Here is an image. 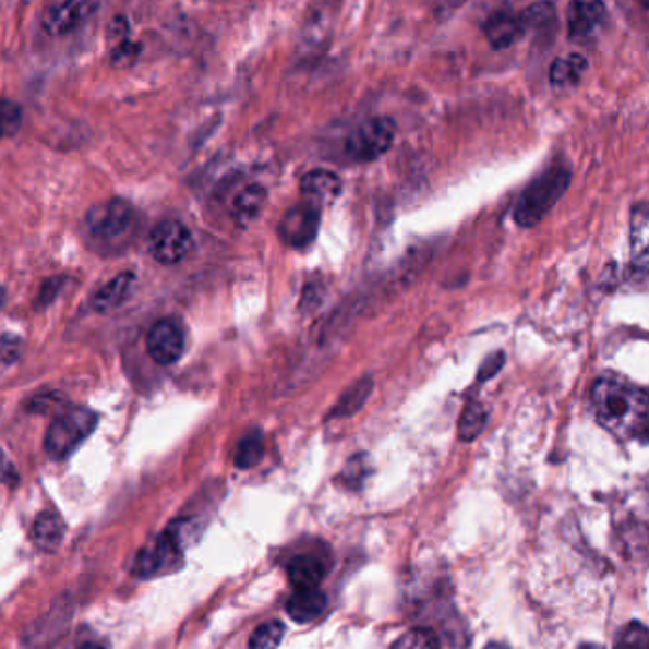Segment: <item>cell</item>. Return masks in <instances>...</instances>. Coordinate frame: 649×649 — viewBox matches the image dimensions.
<instances>
[{"mask_svg": "<svg viewBox=\"0 0 649 649\" xmlns=\"http://www.w3.org/2000/svg\"><path fill=\"white\" fill-rule=\"evenodd\" d=\"M65 538V525L56 513H40L33 526V541L46 553L58 551Z\"/></svg>", "mask_w": 649, "mask_h": 649, "instance_id": "cell-18", "label": "cell"}, {"mask_svg": "<svg viewBox=\"0 0 649 649\" xmlns=\"http://www.w3.org/2000/svg\"><path fill=\"white\" fill-rule=\"evenodd\" d=\"M372 394V378H361L351 384L335 405V409L328 412L327 420H338V418H348L351 414H356L359 410L363 409L369 395Z\"/></svg>", "mask_w": 649, "mask_h": 649, "instance_id": "cell-19", "label": "cell"}, {"mask_svg": "<svg viewBox=\"0 0 649 649\" xmlns=\"http://www.w3.org/2000/svg\"><path fill=\"white\" fill-rule=\"evenodd\" d=\"M615 649H649V627L642 623H630L623 628Z\"/></svg>", "mask_w": 649, "mask_h": 649, "instance_id": "cell-28", "label": "cell"}, {"mask_svg": "<svg viewBox=\"0 0 649 649\" xmlns=\"http://www.w3.org/2000/svg\"><path fill=\"white\" fill-rule=\"evenodd\" d=\"M81 649H107L105 648V646H103V644H84V646H82Z\"/></svg>", "mask_w": 649, "mask_h": 649, "instance_id": "cell-35", "label": "cell"}, {"mask_svg": "<svg viewBox=\"0 0 649 649\" xmlns=\"http://www.w3.org/2000/svg\"><path fill=\"white\" fill-rule=\"evenodd\" d=\"M322 223V207L320 205L304 204L295 205L285 213L284 219L279 223L278 236L289 248L302 249L310 245L317 236Z\"/></svg>", "mask_w": 649, "mask_h": 649, "instance_id": "cell-8", "label": "cell"}, {"mask_svg": "<svg viewBox=\"0 0 649 649\" xmlns=\"http://www.w3.org/2000/svg\"><path fill=\"white\" fill-rule=\"evenodd\" d=\"M84 225L94 245L105 251H120L135 238L140 215L124 200H110L92 207Z\"/></svg>", "mask_w": 649, "mask_h": 649, "instance_id": "cell-2", "label": "cell"}, {"mask_svg": "<svg viewBox=\"0 0 649 649\" xmlns=\"http://www.w3.org/2000/svg\"><path fill=\"white\" fill-rule=\"evenodd\" d=\"M189 522L184 520L169 526L166 532L158 536L153 543H148L137 555L133 564V574L137 577H154L176 568L177 562H181L184 549L189 545Z\"/></svg>", "mask_w": 649, "mask_h": 649, "instance_id": "cell-4", "label": "cell"}, {"mask_svg": "<svg viewBox=\"0 0 649 649\" xmlns=\"http://www.w3.org/2000/svg\"><path fill=\"white\" fill-rule=\"evenodd\" d=\"M505 363V356L504 353H496V356H490L484 363H482L481 369H479V382H486V380L492 378V376H496L500 369L504 366Z\"/></svg>", "mask_w": 649, "mask_h": 649, "instance_id": "cell-31", "label": "cell"}, {"mask_svg": "<svg viewBox=\"0 0 649 649\" xmlns=\"http://www.w3.org/2000/svg\"><path fill=\"white\" fill-rule=\"evenodd\" d=\"M192 249V233L179 220H161L148 238V251L160 264H177Z\"/></svg>", "mask_w": 649, "mask_h": 649, "instance_id": "cell-7", "label": "cell"}, {"mask_svg": "<svg viewBox=\"0 0 649 649\" xmlns=\"http://www.w3.org/2000/svg\"><path fill=\"white\" fill-rule=\"evenodd\" d=\"M95 428H97V414L89 409L73 407L61 412L51 422L46 433V453L51 460H65L74 453L76 446L94 433Z\"/></svg>", "mask_w": 649, "mask_h": 649, "instance_id": "cell-5", "label": "cell"}, {"mask_svg": "<svg viewBox=\"0 0 649 649\" xmlns=\"http://www.w3.org/2000/svg\"><path fill=\"white\" fill-rule=\"evenodd\" d=\"M300 190H302V196L307 197V202L322 207L323 204L335 202L342 190V181L333 171L314 169L302 177Z\"/></svg>", "mask_w": 649, "mask_h": 649, "instance_id": "cell-13", "label": "cell"}, {"mask_svg": "<svg viewBox=\"0 0 649 649\" xmlns=\"http://www.w3.org/2000/svg\"><path fill=\"white\" fill-rule=\"evenodd\" d=\"M605 7L602 0H572L568 7V35L572 40L591 38L604 22Z\"/></svg>", "mask_w": 649, "mask_h": 649, "instance_id": "cell-12", "label": "cell"}, {"mask_svg": "<svg viewBox=\"0 0 649 649\" xmlns=\"http://www.w3.org/2000/svg\"><path fill=\"white\" fill-rule=\"evenodd\" d=\"M555 7L551 2H536L518 15L522 33H543L555 25Z\"/></svg>", "mask_w": 649, "mask_h": 649, "instance_id": "cell-22", "label": "cell"}, {"mask_svg": "<svg viewBox=\"0 0 649 649\" xmlns=\"http://www.w3.org/2000/svg\"><path fill=\"white\" fill-rule=\"evenodd\" d=\"M585 71H587V59L584 56H568V58L556 59L551 65V84L555 88H569L576 86L581 81Z\"/></svg>", "mask_w": 649, "mask_h": 649, "instance_id": "cell-21", "label": "cell"}, {"mask_svg": "<svg viewBox=\"0 0 649 649\" xmlns=\"http://www.w3.org/2000/svg\"><path fill=\"white\" fill-rule=\"evenodd\" d=\"M600 425L621 441L649 443V395L617 376H602L591 389Z\"/></svg>", "mask_w": 649, "mask_h": 649, "instance_id": "cell-1", "label": "cell"}, {"mask_svg": "<svg viewBox=\"0 0 649 649\" xmlns=\"http://www.w3.org/2000/svg\"><path fill=\"white\" fill-rule=\"evenodd\" d=\"M140 51V45H133L130 40H124V43L115 46V50H112V63L117 67L132 65V63L137 61Z\"/></svg>", "mask_w": 649, "mask_h": 649, "instance_id": "cell-29", "label": "cell"}, {"mask_svg": "<svg viewBox=\"0 0 649 649\" xmlns=\"http://www.w3.org/2000/svg\"><path fill=\"white\" fill-rule=\"evenodd\" d=\"M101 0H65L50 8L43 20V27L51 37H61L79 29L97 12Z\"/></svg>", "mask_w": 649, "mask_h": 649, "instance_id": "cell-10", "label": "cell"}, {"mask_svg": "<svg viewBox=\"0 0 649 649\" xmlns=\"http://www.w3.org/2000/svg\"><path fill=\"white\" fill-rule=\"evenodd\" d=\"M642 7L649 8V0H638Z\"/></svg>", "mask_w": 649, "mask_h": 649, "instance_id": "cell-38", "label": "cell"}, {"mask_svg": "<svg viewBox=\"0 0 649 649\" xmlns=\"http://www.w3.org/2000/svg\"><path fill=\"white\" fill-rule=\"evenodd\" d=\"M264 205H266V190L261 184H249V187L241 190L238 196L233 197V219L240 220V223H249V220L259 217V213L263 212Z\"/></svg>", "mask_w": 649, "mask_h": 649, "instance_id": "cell-20", "label": "cell"}, {"mask_svg": "<svg viewBox=\"0 0 649 649\" xmlns=\"http://www.w3.org/2000/svg\"><path fill=\"white\" fill-rule=\"evenodd\" d=\"M392 649H441V644L430 628H412L407 635H402Z\"/></svg>", "mask_w": 649, "mask_h": 649, "instance_id": "cell-27", "label": "cell"}, {"mask_svg": "<svg viewBox=\"0 0 649 649\" xmlns=\"http://www.w3.org/2000/svg\"><path fill=\"white\" fill-rule=\"evenodd\" d=\"M484 35L494 50H505L517 43L522 35V27L515 15L497 12L484 23Z\"/></svg>", "mask_w": 649, "mask_h": 649, "instance_id": "cell-15", "label": "cell"}, {"mask_svg": "<svg viewBox=\"0 0 649 649\" xmlns=\"http://www.w3.org/2000/svg\"><path fill=\"white\" fill-rule=\"evenodd\" d=\"M572 171L564 164H555L526 187L515 207V220L520 227H536L568 189Z\"/></svg>", "mask_w": 649, "mask_h": 649, "instance_id": "cell-3", "label": "cell"}, {"mask_svg": "<svg viewBox=\"0 0 649 649\" xmlns=\"http://www.w3.org/2000/svg\"><path fill=\"white\" fill-rule=\"evenodd\" d=\"M133 284H135V276L132 272L118 274L117 278L110 279L109 284L103 285L101 289L95 292L92 307L97 312H109L112 308L120 307L130 297Z\"/></svg>", "mask_w": 649, "mask_h": 649, "instance_id": "cell-17", "label": "cell"}, {"mask_svg": "<svg viewBox=\"0 0 649 649\" xmlns=\"http://www.w3.org/2000/svg\"><path fill=\"white\" fill-rule=\"evenodd\" d=\"M15 481H17L15 467L12 466V461L8 460L7 454L2 453V448H0V482L14 484Z\"/></svg>", "mask_w": 649, "mask_h": 649, "instance_id": "cell-33", "label": "cell"}, {"mask_svg": "<svg viewBox=\"0 0 649 649\" xmlns=\"http://www.w3.org/2000/svg\"><path fill=\"white\" fill-rule=\"evenodd\" d=\"M59 285L61 284H59L58 279H48V281H45L43 289H40V304H48L56 297Z\"/></svg>", "mask_w": 649, "mask_h": 649, "instance_id": "cell-34", "label": "cell"}, {"mask_svg": "<svg viewBox=\"0 0 649 649\" xmlns=\"http://www.w3.org/2000/svg\"><path fill=\"white\" fill-rule=\"evenodd\" d=\"M395 133L397 128L389 118L365 120L346 140V154L353 161L378 160L380 156H384L394 145Z\"/></svg>", "mask_w": 649, "mask_h": 649, "instance_id": "cell-6", "label": "cell"}, {"mask_svg": "<svg viewBox=\"0 0 649 649\" xmlns=\"http://www.w3.org/2000/svg\"><path fill=\"white\" fill-rule=\"evenodd\" d=\"M146 350L158 365H173L184 351V330L176 320H160L146 336Z\"/></svg>", "mask_w": 649, "mask_h": 649, "instance_id": "cell-9", "label": "cell"}, {"mask_svg": "<svg viewBox=\"0 0 649 649\" xmlns=\"http://www.w3.org/2000/svg\"><path fill=\"white\" fill-rule=\"evenodd\" d=\"M327 608V597L320 589H300L292 592L287 602V613L297 623H310L317 620Z\"/></svg>", "mask_w": 649, "mask_h": 649, "instance_id": "cell-14", "label": "cell"}, {"mask_svg": "<svg viewBox=\"0 0 649 649\" xmlns=\"http://www.w3.org/2000/svg\"><path fill=\"white\" fill-rule=\"evenodd\" d=\"M128 33H130V23H128V20H125V17H122V15H118V17H115V20H112V23H110V40H115L117 45H120V43H124V40H128Z\"/></svg>", "mask_w": 649, "mask_h": 649, "instance_id": "cell-32", "label": "cell"}, {"mask_svg": "<svg viewBox=\"0 0 649 649\" xmlns=\"http://www.w3.org/2000/svg\"><path fill=\"white\" fill-rule=\"evenodd\" d=\"M287 576L295 591L300 589H317L325 577V564L310 555L295 556L287 564Z\"/></svg>", "mask_w": 649, "mask_h": 649, "instance_id": "cell-16", "label": "cell"}, {"mask_svg": "<svg viewBox=\"0 0 649 649\" xmlns=\"http://www.w3.org/2000/svg\"><path fill=\"white\" fill-rule=\"evenodd\" d=\"M264 456V437L263 433L253 431L248 433L245 437L241 438L238 446H236V454H233V464L240 469H249V467L256 466L259 461L263 460Z\"/></svg>", "mask_w": 649, "mask_h": 649, "instance_id": "cell-24", "label": "cell"}, {"mask_svg": "<svg viewBox=\"0 0 649 649\" xmlns=\"http://www.w3.org/2000/svg\"><path fill=\"white\" fill-rule=\"evenodd\" d=\"M23 342L20 336L4 335L0 338V359L7 363H14L22 356Z\"/></svg>", "mask_w": 649, "mask_h": 649, "instance_id": "cell-30", "label": "cell"}, {"mask_svg": "<svg viewBox=\"0 0 649 649\" xmlns=\"http://www.w3.org/2000/svg\"><path fill=\"white\" fill-rule=\"evenodd\" d=\"M23 122V110L17 103L0 97V140L14 137Z\"/></svg>", "mask_w": 649, "mask_h": 649, "instance_id": "cell-25", "label": "cell"}, {"mask_svg": "<svg viewBox=\"0 0 649 649\" xmlns=\"http://www.w3.org/2000/svg\"><path fill=\"white\" fill-rule=\"evenodd\" d=\"M630 272L633 279L649 284V204L636 205L630 219Z\"/></svg>", "mask_w": 649, "mask_h": 649, "instance_id": "cell-11", "label": "cell"}, {"mask_svg": "<svg viewBox=\"0 0 649 649\" xmlns=\"http://www.w3.org/2000/svg\"><path fill=\"white\" fill-rule=\"evenodd\" d=\"M285 625L279 621H268L256 628L255 635L249 642L251 649H276L284 640Z\"/></svg>", "mask_w": 649, "mask_h": 649, "instance_id": "cell-26", "label": "cell"}, {"mask_svg": "<svg viewBox=\"0 0 649 649\" xmlns=\"http://www.w3.org/2000/svg\"><path fill=\"white\" fill-rule=\"evenodd\" d=\"M486 425V410L481 402H467L466 409L461 410L460 422H458V437L464 443H471L481 435Z\"/></svg>", "mask_w": 649, "mask_h": 649, "instance_id": "cell-23", "label": "cell"}, {"mask_svg": "<svg viewBox=\"0 0 649 649\" xmlns=\"http://www.w3.org/2000/svg\"><path fill=\"white\" fill-rule=\"evenodd\" d=\"M4 299H7V295H4V289H2V287H0V307H2V304H4Z\"/></svg>", "mask_w": 649, "mask_h": 649, "instance_id": "cell-37", "label": "cell"}, {"mask_svg": "<svg viewBox=\"0 0 649 649\" xmlns=\"http://www.w3.org/2000/svg\"><path fill=\"white\" fill-rule=\"evenodd\" d=\"M484 649H509V648H507V646H504V644L492 642V644H489V646H486V648H484Z\"/></svg>", "mask_w": 649, "mask_h": 649, "instance_id": "cell-36", "label": "cell"}]
</instances>
